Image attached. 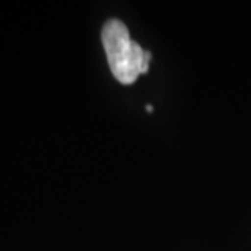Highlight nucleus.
<instances>
[{
	"label": "nucleus",
	"instance_id": "1",
	"mask_svg": "<svg viewBox=\"0 0 251 251\" xmlns=\"http://www.w3.org/2000/svg\"><path fill=\"white\" fill-rule=\"evenodd\" d=\"M102 44L106 50L108 63L113 75L122 84H133L150 69L151 52L130 38L123 21L110 18L102 28Z\"/></svg>",
	"mask_w": 251,
	"mask_h": 251
},
{
	"label": "nucleus",
	"instance_id": "2",
	"mask_svg": "<svg viewBox=\"0 0 251 251\" xmlns=\"http://www.w3.org/2000/svg\"><path fill=\"white\" fill-rule=\"evenodd\" d=\"M147 110H148V112H152V106H151V105H147Z\"/></svg>",
	"mask_w": 251,
	"mask_h": 251
}]
</instances>
